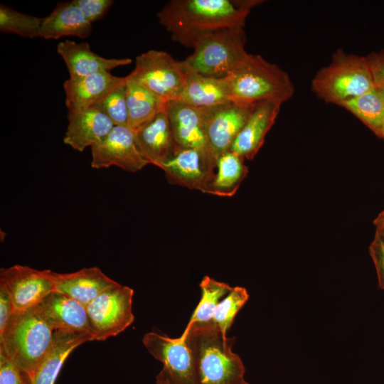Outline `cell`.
<instances>
[{
    "label": "cell",
    "mask_w": 384,
    "mask_h": 384,
    "mask_svg": "<svg viewBox=\"0 0 384 384\" xmlns=\"http://www.w3.org/2000/svg\"><path fill=\"white\" fill-rule=\"evenodd\" d=\"M260 0H171L157 13L171 38L192 47L201 36L220 29L244 27Z\"/></svg>",
    "instance_id": "1"
},
{
    "label": "cell",
    "mask_w": 384,
    "mask_h": 384,
    "mask_svg": "<svg viewBox=\"0 0 384 384\" xmlns=\"http://www.w3.org/2000/svg\"><path fill=\"white\" fill-rule=\"evenodd\" d=\"M193 350L198 384H244L245 368L233 353V338L224 337L213 322L195 324L179 337Z\"/></svg>",
    "instance_id": "2"
},
{
    "label": "cell",
    "mask_w": 384,
    "mask_h": 384,
    "mask_svg": "<svg viewBox=\"0 0 384 384\" xmlns=\"http://www.w3.org/2000/svg\"><path fill=\"white\" fill-rule=\"evenodd\" d=\"M224 79L232 100L247 105L263 101L282 105L294 92L289 75L257 54L248 53Z\"/></svg>",
    "instance_id": "3"
},
{
    "label": "cell",
    "mask_w": 384,
    "mask_h": 384,
    "mask_svg": "<svg viewBox=\"0 0 384 384\" xmlns=\"http://www.w3.org/2000/svg\"><path fill=\"white\" fill-rule=\"evenodd\" d=\"M53 335V331L34 306L12 314L0 334V351L30 378L48 351Z\"/></svg>",
    "instance_id": "4"
},
{
    "label": "cell",
    "mask_w": 384,
    "mask_h": 384,
    "mask_svg": "<svg viewBox=\"0 0 384 384\" xmlns=\"http://www.w3.org/2000/svg\"><path fill=\"white\" fill-rule=\"evenodd\" d=\"M366 56L338 49L330 63L319 70L311 81L313 92L328 103L342 102L375 87Z\"/></svg>",
    "instance_id": "5"
},
{
    "label": "cell",
    "mask_w": 384,
    "mask_h": 384,
    "mask_svg": "<svg viewBox=\"0 0 384 384\" xmlns=\"http://www.w3.org/2000/svg\"><path fill=\"white\" fill-rule=\"evenodd\" d=\"M243 27L214 31L200 36L193 53L181 61L182 66L203 75L223 78L248 55Z\"/></svg>",
    "instance_id": "6"
},
{
    "label": "cell",
    "mask_w": 384,
    "mask_h": 384,
    "mask_svg": "<svg viewBox=\"0 0 384 384\" xmlns=\"http://www.w3.org/2000/svg\"><path fill=\"white\" fill-rule=\"evenodd\" d=\"M127 77L167 102L179 99L185 72L181 61L167 52L149 50L136 57L135 67Z\"/></svg>",
    "instance_id": "7"
},
{
    "label": "cell",
    "mask_w": 384,
    "mask_h": 384,
    "mask_svg": "<svg viewBox=\"0 0 384 384\" xmlns=\"http://www.w3.org/2000/svg\"><path fill=\"white\" fill-rule=\"evenodd\" d=\"M133 296L132 288L117 284L86 306L94 341L116 336L133 323Z\"/></svg>",
    "instance_id": "8"
},
{
    "label": "cell",
    "mask_w": 384,
    "mask_h": 384,
    "mask_svg": "<svg viewBox=\"0 0 384 384\" xmlns=\"http://www.w3.org/2000/svg\"><path fill=\"white\" fill-rule=\"evenodd\" d=\"M0 284L9 294L13 314L37 306L55 292L53 271L38 270L25 265L1 268Z\"/></svg>",
    "instance_id": "9"
},
{
    "label": "cell",
    "mask_w": 384,
    "mask_h": 384,
    "mask_svg": "<svg viewBox=\"0 0 384 384\" xmlns=\"http://www.w3.org/2000/svg\"><path fill=\"white\" fill-rule=\"evenodd\" d=\"M142 343L163 363L162 370L171 384H198L194 354L185 338H171L152 331L144 335Z\"/></svg>",
    "instance_id": "10"
},
{
    "label": "cell",
    "mask_w": 384,
    "mask_h": 384,
    "mask_svg": "<svg viewBox=\"0 0 384 384\" xmlns=\"http://www.w3.org/2000/svg\"><path fill=\"white\" fill-rule=\"evenodd\" d=\"M91 166L99 169L112 166L137 172L149 164L142 154L134 131L129 126L115 125L99 143L91 147Z\"/></svg>",
    "instance_id": "11"
},
{
    "label": "cell",
    "mask_w": 384,
    "mask_h": 384,
    "mask_svg": "<svg viewBox=\"0 0 384 384\" xmlns=\"http://www.w3.org/2000/svg\"><path fill=\"white\" fill-rule=\"evenodd\" d=\"M255 105L232 100L201 109L208 143L216 159L221 154L230 150Z\"/></svg>",
    "instance_id": "12"
},
{
    "label": "cell",
    "mask_w": 384,
    "mask_h": 384,
    "mask_svg": "<svg viewBox=\"0 0 384 384\" xmlns=\"http://www.w3.org/2000/svg\"><path fill=\"white\" fill-rule=\"evenodd\" d=\"M165 111L177 144L197 150L215 172L216 159L208 143L201 110L174 100L166 103Z\"/></svg>",
    "instance_id": "13"
},
{
    "label": "cell",
    "mask_w": 384,
    "mask_h": 384,
    "mask_svg": "<svg viewBox=\"0 0 384 384\" xmlns=\"http://www.w3.org/2000/svg\"><path fill=\"white\" fill-rule=\"evenodd\" d=\"M159 168L165 172L171 183L203 193L215 173L197 150L178 145L172 156Z\"/></svg>",
    "instance_id": "14"
},
{
    "label": "cell",
    "mask_w": 384,
    "mask_h": 384,
    "mask_svg": "<svg viewBox=\"0 0 384 384\" xmlns=\"http://www.w3.org/2000/svg\"><path fill=\"white\" fill-rule=\"evenodd\" d=\"M36 306L53 331L83 333L92 336L87 308L78 301L55 291Z\"/></svg>",
    "instance_id": "15"
},
{
    "label": "cell",
    "mask_w": 384,
    "mask_h": 384,
    "mask_svg": "<svg viewBox=\"0 0 384 384\" xmlns=\"http://www.w3.org/2000/svg\"><path fill=\"white\" fill-rule=\"evenodd\" d=\"M68 119L63 142L80 152L101 142L115 126L96 107L68 110Z\"/></svg>",
    "instance_id": "16"
},
{
    "label": "cell",
    "mask_w": 384,
    "mask_h": 384,
    "mask_svg": "<svg viewBox=\"0 0 384 384\" xmlns=\"http://www.w3.org/2000/svg\"><path fill=\"white\" fill-rule=\"evenodd\" d=\"M53 278L55 292L85 306L100 294L119 284L97 267H85L70 273L53 272Z\"/></svg>",
    "instance_id": "17"
},
{
    "label": "cell",
    "mask_w": 384,
    "mask_h": 384,
    "mask_svg": "<svg viewBox=\"0 0 384 384\" xmlns=\"http://www.w3.org/2000/svg\"><path fill=\"white\" fill-rule=\"evenodd\" d=\"M281 104L272 101L256 103L230 150L244 159H254L264 144L265 137L274 124Z\"/></svg>",
    "instance_id": "18"
},
{
    "label": "cell",
    "mask_w": 384,
    "mask_h": 384,
    "mask_svg": "<svg viewBox=\"0 0 384 384\" xmlns=\"http://www.w3.org/2000/svg\"><path fill=\"white\" fill-rule=\"evenodd\" d=\"M126 81V77L102 72L79 78H70L63 83L65 105L68 110L94 107L112 90Z\"/></svg>",
    "instance_id": "19"
},
{
    "label": "cell",
    "mask_w": 384,
    "mask_h": 384,
    "mask_svg": "<svg viewBox=\"0 0 384 384\" xmlns=\"http://www.w3.org/2000/svg\"><path fill=\"white\" fill-rule=\"evenodd\" d=\"M57 52L65 62L70 78H79L129 65L131 58H106L92 52L89 43L66 39L57 46Z\"/></svg>",
    "instance_id": "20"
},
{
    "label": "cell",
    "mask_w": 384,
    "mask_h": 384,
    "mask_svg": "<svg viewBox=\"0 0 384 384\" xmlns=\"http://www.w3.org/2000/svg\"><path fill=\"white\" fill-rule=\"evenodd\" d=\"M134 132L144 156L149 164L158 167L172 156L178 146L165 109Z\"/></svg>",
    "instance_id": "21"
},
{
    "label": "cell",
    "mask_w": 384,
    "mask_h": 384,
    "mask_svg": "<svg viewBox=\"0 0 384 384\" xmlns=\"http://www.w3.org/2000/svg\"><path fill=\"white\" fill-rule=\"evenodd\" d=\"M92 341V336L87 334L54 331L48 351L33 376L29 378L31 384H55L71 352L85 342Z\"/></svg>",
    "instance_id": "22"
},
{
    "label": "cell",
    "mask_w": 384,
    "mask_h": 384,
    "mask_svg": "<svg viewBox=\"0 0 384 384\" xmlns=\"http://www.w3.org/2000/svg\"><path fill=\"white\" fill-rule=\"evenodd\" d=\"M92 32L88 21L73 1L60 2L53 11L43 18L40 37L46 40L63 36L87 38Z\"/></svg>",
    "instance_id": "23"
},
{
    "label": "cell",
    "mask_w": 384,
    "mask_h": 384,
    "mask_svg": "<svg viewBox=\"0 0 384 384\" xmlns=\"http://www.w3.org/2000/svg\"><path fill=\"white\" fill-rule=\"evenodd\" d=\"M183 69L184 86L178 100L198 109L208 108L233 100L224 78L208 77Z\"/></svg>",
    "instance_id": "24"
},
{
    "label": "cell",
    "mask_w": 384,
    "mask_h": 384,
    "mask_svg": "<svg viewBox=\"0 0 384 384\" xmlns=\"http://www.w3.org/2000/svg\"><path fill=\"white\" fill-rule=\"evenodd\" d=\"M244 159L231 150L219 155L214 176L205 193L221 197L233 196L248 173Z\"/></svg>",
    "instance_id": "25"
},
{
    "label": "cell",
    "mask_w": 384,
    "mask_h": 384,
    "mask_svg": "<svg viewBox=\"0 0 384 384\" xmlns=\"http://www.w3.org/2000/svg\"><path fill=\"white\" fill-rule=\"evenodd\" d=\"M128 126L137 131L164 110L166 102L126 76Z\"/></svg>",
    "instance_id": "26"
},
{
    "label": "cell",
    "mask_w": 384,
    "mask_h": 384,
    "mask_svg": "<svg viewBox=\"0 0 384 384\" xmlns=\"http://www.w3.org/2000/svg\"><path fill=\"white\" fill-rule=\"evenodd\" d=\"M345 108L378 135L384 119V90L375 87L366 93L342 102Z\"/></svg>",
    "instance_id": "27"
},
{
    "label": "cell",
    "mask_w": 384,
    "mask_h": 384,
    "mask_svg": "<svg viewBox=\"0 0 384 384\" xmlns=\"http://www.w3.org/2000/svg\"><path fill=\"white\" fill-rule=\"evenodd\" d=\"M199 286L201 289V297L185 329H189L195 324L213 321L218 304L233 289L228 284L217 281L208 276H205L202 279Z\"/></svg>",
    "instance_id": "28"
},
{
    "label": "cell",
    "mask_w": 384,
    "mask_h": 384,
    "mask_svg": "<svg viewBox=\"0 0 384 384\" xmlns=\"http://www.w3.org/2000/svg\"><path fill=\"white\" fill-rule=\"evenodd\" d=\"M43 18L19 12L5 4L0 5V31L21 37H40Z\"/></svg>",
    "instance_id": "29"
},
{
    "label": "cell",
    "mask_w": 384,
    "mask_h": 384,
    "mask_svg": "<svg viewBox=\"0 0 384 384\" xmlns=\"http://www.w3.org/2000/svg\"><path fill=\"white\" fill-rule=\"evenodd\" d=\"M248 299L249 294L245 288L235 287L218 304L213 322L219 328L224 337H227V332L236 314Z\"/></svg>",
    "instance_id": "30"
},
{
    "label": "cell",
    "mask_w": 384,
    "mask_h": 384,
    "mask_svg": "<svg viewBox=\"0 0 384 384\" xmlns=\"http://www.w3.org/2000/svg\"><path fill=\"white\" fill-rule=\"evenodd\" d=\"M126 81L112 90L96 105L101 112L118 126H128Z\"/></svg>",
    "instance_id": "31"
},
{
    "label": "cell",
    "mask_w": 384,
    "mask_h": 384,
    "mask_svg": "<svg viewBox=\"0 0 384 384\" xmlns=\"http://www.w3.org/2000/svg\"><path fill=\"white\" fill-rule=\"evenodd\" d=\"M0 384H31L29 377L1 351Z\"/></svg>",
    "instance_id": "32"
},
{
    "label": "cell",
    "mask_w": 384,
    "mask_h": 384,
    "mask_svg": "<svg viewBox=\"0 0 384 384\" xmlns=\"http://www.w3.org/2000/svg\"><path fill=\"white\" fill-rule=\"evenodd\" d=\"M91 23L101 19L113 4L112 0H73Z\"/></svg>",
    "instance_id": "33"
},
{
    "label": "cell",
    "mask_w": 384,
    "mask_h": 384,
    "mask_svg": "<svg viewBox=\"0 0 384 384\" xmlns=\"http://www.w3.org/2000/svg\"><path fill=\"white\" fill-rule=\"evenodd\" d=\"M369 253L376 270L378 286L384 290V239L376 233L369 246Z\"/></svg>",
    "instance_id": "34"
},
{
    "label": "cell",
    "mask_w": 384,
    "mask_h": 384,
    "mask_svg": "<svg viewBox=\"0 0 384 384\" xmlns=\"http://www.w3.org/2000/svg\"><path fill=\"white\" fill-rule=\"evenodd\" d=\"M366 58L375 85L384 90V50L371 53Z\"/></svg>",
    "instance_id": "35"
},
{
    "label": "cell",
    "mask_w": 384,
    "mask_h": 384,
    "mask_svg": "<svg viewBox=\"0 0 384 384\" xmlns=\"http://www.w3.org/2000/svg\"><path fill=\"white\" fill-rule=\"evenodd\" d=\"M13 314L12 304L6 288L0 284V334L6 328Z\"/></svg>",
    "instance_id": "36"
},
{
    "label": "cell",
    "mask_w": 384,
    "mask_h": 384,
    "mask_svg": "<svg viewBox=\"0 0 384 384\" xmlns=\"http://www.w3.org/2000/svg\"><path fill=\"white\" fill-rule=\"evenodd\" d=\"M373 224L375 227V231L384 228V210L374 219Z\"/></svg>",
    "instance_id": "37"
},
{
    "label": "cell",
    "mask_w": 384,
    "mask_h": 384,
    "mask_svg": "<svg viewBox=\"0 0 384 384\" xmlns=\"http://www.w3.org/2000/svg\"><path fill=\"white\" fill-rule=\"evenodd\" d=\"M156 384H171L168 377L163 370H161L156 377ZM244 384H249L245 382Z\"/></svg>",
    "instance_id": "38"
},
{
    "label": "cell",
    "mask_w": 384,
    "mask_h": 384,
    "mask_svg": "<svg viewBox=\"0 0 384 384\" xmlns=\"http://www.w3.org/2000/svg\"><path fill=\"white\" fill-rule=\"evenodd\" d=\"M380 138H382L384 139V119H383V124H382V126L380 127V129L378 134V135Z\"/></svg>",
    "instance_id": "39"
},
{
    "label": "cell",
    "mask_w": 384,
    "mask_h": 384,
    "mask_svg": "<svg viewBox=\"0 0 384 384\" xmlns=\"http://www.w3.org/2000/svg\"><path fill=\"white\" fill-rule=\"evenodd\" d=\"M375 233L379 234L384 239V228L380 230L375 231Z\"/></svg>",
    "instance_id": "40"
}]
</instances>
